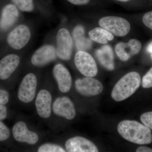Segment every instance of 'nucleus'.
Instances as JSON below:
<instances>
[{"instance_id": "obj_1", "label": "nucleus", "mask_w": 152, "mask_h": 152, "mask_svg": "<svg viewBox=\"0 0 152 152\" xmlns=\"http://www.w3.org/2000/svg\"><path fill=\"white\" fill-rule=\"evenodd\" d=\"M118 131L122 137L131 142L138 145H147L152 142L151 129L137 121H122L118 125Z\"/></svg>"}, {"instance_id": "obj_2", "label": "nucleus", "mask_w": 152, "mask_h": 152, "mask_svg": "<svg viewBox=\"0 0 152 152\" xmlns=\"http://www.w3.org/2000/svg\"><path fill=\"white\" fill-rule=\"evenodd\" d=\"M141 77L137 72H131L125 75L115 85L111 93L114 100L121 102L129 97L138 89Z\"/></svg>"}, {"instance_id": "obj_3", "label": "nucleus", "mask_w": 152, "mask_h": 152, "mask_svg": "<svg viewBox=\"0 0 152 152\" xmlns=\"http://www.w3.org/2000/svg\"><path fill=\"white\" fill-rule=\"evenodd\" d=\"M73 41L69 31L65 28L58 31L56 37L57 57L63 61H69L72 53Z\"/></svg>"}, {"instance_id": "obj_4", "label": "nucleus", "mask_w": 152, "mask_h": 152, "mask_svg": "<svg viewBox=\"0 0 152 152\" xmlns=\"http://www.w3.org/2000/svg\"><path fill=\"white\" fill-rule=\"evenodd\" d=\"M99 25L114 35L122 37L129 32L131 26L128 21L120 17H103L99 20Z\"/></svg>"}, {"instance_id": "obj_5", "label": "nucleus", "mask_w": 152, "mask_h": 152, "mask_svg": "<svg viewBox=\"0 0 152 152\" xmlns=\"http://www.w3.org/2000/svg\"><path fill=\"white\" fill-rule=\"evenodd\" d=\"M37 87V79L34 74L29 73L24 76L19 85L18 97L24 103L32 102L35 97Z\"/></svg>"}, {"instance_id": "obj_6", "label": "nucleus", "mask_w": 152, "mask_h": 152, "mask_svg": "<svg viewBox=\"0 0 152 152\" xmlns=\"http://www.w3.org/2000/svg\"><path fill=\"white\" fill-rule=\"evenodd\" d=\"M31 37L30 28L27 25L21 24L9 33L7 38L9 45L14 50H20L29 42Z\"/></svg>"}, {"instance_id": "obj_7", "label": "nucleus", "mask_w": 152, "mask_h": 152, "mask_svg": "<svg viewBox=\"0 0 152 152\" xmlns=\"http://www.w3.org/2000/svg\"><path fill=\"white\" fill-rule=\"evenodd\" d=\"M75 65L81 74L87 77H94L98 73L96 64L93 57L85 51H78L74 58Z\"/></svg>"}, {"instance_id": "obj_8", "label": "nucleus", "mask_w": 152, "mask_h": 152, "mask_svg": "<svg viewBox=\"0 0 152 152\" xmlns=\"http://www.w3.org/2000/svg\"><path fill=\"white\" fill-rule=\"evenodd\" d=\"M57 57L56 47L51 45H44L33 53L31 61L35 66L42 67L55 61Z\"/></svg>"}, {"instance_id": "obj_9", "label": "nucleus", "mask_w": 152, "mask_h": 152, "mask_svg": "<svg viewBox=\"0 0 152 152\" xmlns=\"http://www.w3.org/2000/svg\"><path fill=\"white\" fill-rule=\"evenodd\" d=\"M12 134L14 140L18 142L34 145L39 140L38 134L30 131L26 123L23 121H18L14 125L12 128Z\"/></svg>"}, {"instance_id": "obj_10", "label": "nucleus", "mask_w": 152, "mask_h": 152, "mask_svg": "<svg viewBox=\"0 0 152 152\" xmlns=\"http://www.w3.org/2000/svg\"><path fill=\"white\" fill-rule=\"evenodd\" d=\"M75 88L77 91L83 96H96L103 90V86L100 82L92 77H87L76 80Z\"/></svg>"}, {"instance_id": "obj_11", "label": "nucleus", "mask_w": 152, "mask_h": 152, "mask_svg": "<svg viewBox=\"0 0 152 152\" xmlns=\"http://www.w3.org/2000/svg\"><path fill=\"white\" fill-rule=\"evenodd\" d=\"M55 115L66 119H73L76 115L75 105L72 100L67 96L59 97L55 99L52 105Z\"/></svg>"}, {"instance_id": "obj_12", "label": "nucleus", "mask_w": 152, "mask_h": 152, "mask_svg": "<svg viewBox=\"0 0 152 152\" xmlns=\"http://www.w3.org/2000/svg\"><path fill=\"white\" fill-rule=\"evenodd\" d=\"M37 113L42 118L47 119L51 115L52 96L48 90L42 89L38 92L35 102Z\"/></svg>"}, {"instance_id": "obj_13", "label": "nucleus", "mask_w": 152, "mask_h": 152, "mask_svg": "<svg viewBox=\"0 0 152 152\" xmlns=\"http://www.w3.org/2000/svg\"><path fill=\"white\" fill-rule=\"evenodd\" d=\"M54 77L61 92L68 93L72 86V77L70 73L62 64H56L53 69Z\"/></svg>"}, {"instance_id": "obj_14", "label": "nucleus", "mask_w": 152, "mask_h": 152, "mask_svg": "<svg viewBox=\"0 0 152 152\" xmlns=\"http://www.w3.org/2000/svg\"><path fill=\"white\" fill-rule=\"evenodd\" d=\"M20 58L18 55L10 54L0 60V81H6L18 67Z\"/></svg>"}, {"instance_id": "obj_15", "label": "nucleus", "mask_w": 152, "mask_h": 152, "mask_svg": "<svg viewBox=\"0 0 152 152\" xmlns=\"http://www.w3.org/2000/svg\"><path fill=\"white\" fill-rule=\"evenodd\" d=\"M142 44L135 39H132L127 43L119 42L116 45V54L121 61H126L135 55L140 53Z\"/></svg>"}, {"instance_id": "obj_16", "label": "nucleus", "mask_w": 152, "mask_h": 152, "mask_svg": "<svg viewBox=\"0 0 152 152\" xmlns=\"http://www.w3.org/2000/svg\"><path fill=\"white\" fill-rule=\"evenodd\" d=\"M65 148L69 152H97V148L94 144L82 137L71 138L66 141Z\"/></svg>"}, {"instance_id": "obj_17", "label": "nucleus", "mask_w": 152, "mask_h": 152, "mask_svg": "<svg viewBox=\"0 0 152 152\" xmlns=\"http://www.w3.org/2000/svg\"><path fill=\"white\" fill-rule=\"evenodd\" d=\"M20 10L13 4H8L3 8L0 18V30L7 31L18 20Z\"/></svg>"}, {"instance_id": "obj_18", "label": "nucleus", "mask_w": 152, "mask_h": 152, "mask_svg": "<svg viewBox=\"0 0 152 152\" xmlns=\"http://www.w3.org/2000/svg\"><path fill=\"white\" fill-rule=\"evenodd\" d=\"M96 57L104 67L112 71L115 69L114 55L113 50L110 46L105 45L100 49H98L95 53Z\"/></svg>"}, {"instance_id": "obj_19", "label": "nucleus", "mask_w": 152, "mask_h": 152, "mask_svg": "<svg viewBox=\"0 0 152 152\" xmlns=\"http://www.w3.org/2000/svg\"><path fill=\"white\" fill-rule=\"evenodd\" d=\"M85 33L84 28L81 25L77 26L73 31V37L78 51H86L91 48V41L86 37Z\"/></svg>"}, {"instance_id": "obj_20", "label": "nucleus", "mask_w": 152, "mask_h": 152, "mask_svg": "<svg viewBox=\"0 0 152 152\" xmlns=\"http://www.w3.org/2000/svg\"><path fill=\"white\" fill-rule=\"evenodd\" d=\"M90 39L97 43L106 45L109 41L113 40L114 36L107 30L103 28L97 27L89 32Z\"/></svg>"}, {"instance_id": "obj_21", "label": "nucleus", "mask_w": 152, "mask_h": 152, "mask_svg": "<svg viewBox=\"0 0 152 152\" xmlns=\"http://www.w3.org/2000/svg\"><path fill=\"white\" fill-rule=\"evenodd\" d=\"M20 11L31 12L35 9L34 0H11Z\"/></svg>"}, {"instance_id": "obj_22", "label": "nucleus", "mask_w": 152, "mask_h": 152, "mask_svg": "<svg viewBox=\"0 0 152 152\" xmlns=\"http://www.w3.org/2000/svg\"><path fill=\"white\" fill-rule=\"evenodd\" d=\"M38 152H65L66 151L62 147L57 144L45 143L38 148Z\"/></svg>"}, {"instance_id": "obj_23", "label": "nucleus", "mask_w": 152, "mask_h": 152, "mask_svg": "<svg viewBox=\"0 0 152 152\" xmlns=\"http://www.w3.org/2000/svg\"><path fill=\"white\" fill-rule=\"evenodd\" d=\"M11 131L7 126L0 120V142L8 140L10 137Z\"/></svg>"}, {"instance_id": "obj_24", "label": "nucleus", "mask_w": 152, "mask_h": 152, "mask_svg": "<svg viewBox=\"0 0 152 152\" xmlns=\"http://www.w3.org/2000/svg\"><path fill=\"white\" fill-rule=\"evenodd\" d=\"M140 120L144 125L152 130V112L142 114L140 117Z\"/></svg>"}, {"instance_id": "obj_25", "label": "nucleus", "mask_w": 152, "mask_h": 152, "mask_svg": "<svg viewBox=\"0 0 152 152\" xmlns=\"http://www.w3.org/2000/svg\"><path fill=\"white\" fill-rule=\"evenodd\" d=\"M142 86L145 88L152 87V68L144 76L142 80Z\"/></svg>"}, {"instance_id": "obj_26", "label": "nucleus", "mask_w": 152, "mask_h": 152, "mask_svg": "<svg viewBox=\"0 0 152 152\" xmlns=\"http://www.w3.org/2000/svg\"><path fill=\"white\" fill-rule=\"evenodd\" d=\"M10 94L7 90L0 88V104L6 105L10 102Z\"/></svg>"}, {"instance_id": "obj_27", "label": "nucleus", "mask_w": 152, "mask_h": 152, "mask_svg": "<svg viewBox=\"0 0 152 152\" xmlns=\"http://www.w3.org/2000/svg\"><path fill=\"white\" fill-rule=\"evenodd\" d=\"M142 21L145 26L152 30V11L148 12L144 15Z\"/></svg>"}, {"instance_id": "obj_28", "label": "nucleus", "mask_w": 152, "mask_h": 152, "mask_svg": "<svg viewBox=\"0 0 152 152\" xmlns=\"http://www.w3.org/2000/svg\"><path fill=\"white\" fill-rule=\"evenodd\" d=\"M8 109L6 105L0 104V120L6 119L8 116Z\"/></svg>"}, {"instance_id": "obj_29", "label": "nucleus", "mask_w": 152, "mask_h": 152, "mask_svg": "<svg viewBox=\"0 0 152 152\" xmlns=\"http://www.w3.org/2000/svg\"><path fill=\"white\" fill-rule=\"evenodd\" d=\"M72 4L77 6H83L86 5L90 2L91 0H66Z\"/></svg>"}, {"instance_id": "obj_30", "label": "nucleus", "mask_w": 152, "mask_h": 152, "mask_svg": "<svg viewBox=\"0 0 152 152\" xmlns=\"http://www.w3.org/2000/svg\"><path fill=\"white\" fill-rule=\"evenodd\" d=\"M137 152H152V149L147 147L141 146L136 150Z\"/></svg>"}, {"instance_id": "obj_31", "label": "nucleus", "mask_w": 152, "mask_h": 152, "mask_svg": "<svg viewBox=\"0 0 152 152\" xmlns=\"http://www.w3.org/2000/svg\"><path fill=\"white\" fill-rule=\"evenodd\" d=\"M147 51L151 54V57L152 59V42L150 43L147 48Z\"/></svg>"}, {"instance_id": "obj_32", "label": "nucleus", "mask_w": 152, "mask_h": 152, "mask_svg": "<svg viewBox=\"0 0 152 152\" xmlns=\"http://www.w3.org/2000/svg\"><path fill=\"white\" fill-rule=\"evenodd\" d=\"M115 1H118L121 2H127L129 1L130 0H115Z\"/></svg>"}]
</instances>
